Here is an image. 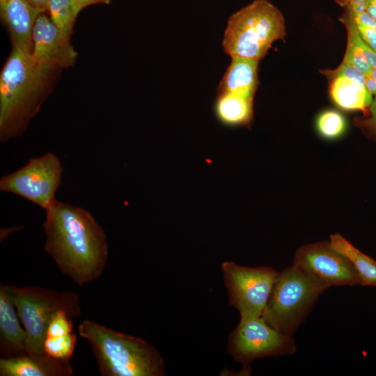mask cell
Segmentation results:
<instances>
[{
    "label": "cell",
    "instance_id": "obj_1",
    "mask_svg": "<svg viewBox=\"0 0 376 376\" xmlns=\"http://www.w3.org/2000/svg\"><path fill=\"white\" fill-rule=\"evenodd\" d=\"M45 211L44 249L61 273L79 287L98 279L109 249L106 235L93 215L56 199Z\"/></svg>",
    "mask_w": 376,
    "mask_h": 376
},
{
    "label": "cell",
    "instance_id": "obj_2",
    "mask_svg": "<svg viewBox=\"0 0 376 376\" xmlns=\"http://www.w3.org/2000/svg\"><path fill=\"white\" fill-rule=\"evenodd\" d=\"M90 343L103 376H161L164 361L159 352L140 338L127 335L91 320L78 326Z\"/></svg>",
    "mask_w": 376,
    "mask_h": 376
},
{
    "label": "cell",
    "instance_id": "obj_3",
    "mask_svg": "<svg viewBox=\"0 0 376 376\" xmlns=\"http://www.w3.org/2000/svg\"><path fill=\"white\" fill-rule=\"evenodd\" d=\"M49 70L31 54L13 47L0 76V130L4 141L17 134V125L31 111Z\"/></svg>",
    "mask_w": 376,
    "mask_h": 376
},
{
    "label": "cell",
    "instance_id": "obj_4",
    "mask_svg": "<svg viewBox=\"0 0 376 376\" xmlns=\"http://www.w3.org/2000/svg\"><path fill=\"white\" fill-rule=\"evenodd\" d=\"M285 35L281 12L267 0H255L229 17L222 47L230 57L259 61Z\"/></svg>",
    "mask_w": 376,
    "mask_h": 376
},
{
    "label": "cell",
    "instance_id": "obj_5",
    "mask_svg": "<svg viewBox=\"0 0 376 376\" xmlns=\"http://www.w3.org/2000/svg\"><path fill=\"white\" fill-rule=\"evenodd\" d=\"M329 287L292 265L279 272L262 315L279 331L292 335Z\"/></svg>",
    "mask_w": 376,
    "mask_h": 376
},
{
    "label": "cell",
    "instance_id": "obj_6",
    "mask_svg": "<svg viewBox=\"0 0 376 376\" xmlns=\"http://www.w3.org/2000/svg\"><path fill=\"white\" fill-rule=\"evenodd\" d=\"M10 292L26 332V353H43L46 331L53 316L65 311L73 319L81 315L79 298L72 290L58 291L38 286L4 285Z\"/></svg>",
    "mask_w": 376,
    "mask_h": 376
},
{
    "label": "cell",
    "instance_id": "obj_7",
    "mask_svg": "<svg viewBox=\"0 0 376 376\" xmlns=\"http://www.w3.org/2000/svg\"><path fill=\"white\" fill-rule=\"evenodd\" d=\"M228 349L245 369L253 360L295 352V341L269 325L262 316H242L229 338Z\"/></svg>",
    "mask_w": 376,
    "mask_h": 376
},
{
    "label": "cell",
    "instance_id": "obj_8",
    "mask_svg": "<svg viewBox=\"0 0 376 376\" xmlns=\"http://www.w3.org/2000/svg\"><path fill=\"white\" fill-rule=\"evenodd\" d=\"M63 167L58 157L51 152L31 158L19 169L3 176L0 189L18 195L46 209L56 198Z\"/></svg>",
    "mask_w": 376,
    "mask_h": 376
},
{
    "label": "cell",
    "instance_id": "obj_9",
    "mask_svg": "<svg viewBox=\"0 0 376 376\" xmlns=\"http://www.w3.org/2000/svg\"><path fill=\"white\" fill-rule=\"evenodd\" d=\"M231 305L242 316H262L279 272L270 267L221 265Z\"/></svg>",
    "mask_w": 376,
    "mask_h": 376
},
{
    "label": "cell",
    "instance_id": "obj_10",
    "mask_svg": "<svg viewBox=\"0 0 376 376\" xmlns=\"http://www.w3.org/2000/svg\"><path fill=\"white\" fill-rule=\"evenodd\" d=\"M292 265L331 286L361 285V278L350 260L334 249L329 241L308 244L295 252Z\"/></svg>",
    "mask_w": 376,
    "mask_h": 376
},
{
    "label": "cell",
    "instance_id": "obj_11",
    "mask_svg": "<svg viewBox=\"0 0 376 376\" xmlns=\"http://www.w3.org/2000/svg\"><path fill=\"white\" fill-rule=\"evenodd\" d=\"M33 48L31 53L35 62L51 71L58 68L72 66L77 52L57 26L52 22L46 11L41 13L33 28Z\"/></svg>",
    "mask_w": 376,
    "mask_h": 376
},
{
    "label": "cell",
    "instance_id": "obj_12",
    "mask_svg": "<svg viewBox=\"0 0 376 376\" xmlns=\"http://www.w3.org/2000/svg\"><path fill=\"white\" fill-rule=\"evenodd\" d=\"M47 10L33 6L28 0H0V13L13 47L31 54L33 28L38 15Z\"/></svg>",
    "mask_w": 376,
    "mask_h": 376
},
{
    "label": "cell",
    "instance_id": "obj_13",
    "mask_svg": "<svg viewBox=\"0 0 376 376\" xmlns=\"http://www.w3.org/2000/svg\"><path fill=\"white\" fill-rule=\"evenodd\" d=\"M74 370L70 361L42 354L24 353L1 358V376H70Z\"/></svg>",
    "mask_w": 376,
    "mask_h": 376
},
{
    "label": "cell",
    "instance_id": "obj_14",
    "mask_svg": "<svg viewBox=\"0 0 376 376\" xmlns=\"http://www.w3.org/2000/svg\"><path fill=\"white\" fill-rule=\"evenodd\" d=\"M20 319L10 292L0 285V352L1 358L26 353V332L21 327Z\"/></svg>",
    "mask_w": 376,
    "mask_h": 376
},
{
    "label": "cell",
    "instance_id": "obj_15",
    "mask_svg": "<svg viewBox=\"0 0 376 376\" xmlns=\"http://www.w3.org/2000/svg\"><path fill=\"white\" fill-rule=\"evenodd\" d=\"M73 320L65 311H59L53 316L44 340L45 354L58 359L70 361L77 343Z\"/></svg>",
    "mask_w": 376,
    "mask_h": 376
},
{
    "label": "cell",
    "instance_id": "obj_16",
    "mask_svg": "<svg viewBox=\"0 0 376 376\" xmlns=\"http://www.w3.org/2000/svg\"><path fill=\"white\" fill-rule=\"evenodd\" d=\"M258 61L234 56L217 88V93H230L253 97L258 84Z\"/></svg>",
    "mask_w": 376,
    "mask_h": 376
},
{
    "label": "cell",
    "instance_id": "obj_17",
    "mask_svg": "<svg viewBox=\"0 0 376 376\" xmlns=\"http://www.w3.org/2000/svg\"><path fill=\"white\" fill-rule=\"evenodd\" d=\"M253 97L235 93H217L214 114L226 127L247 126L253 119Z\"/></svg>",
    "mask_w": 376,
    "mask_h": 376
},
{
    "label": "cell",
    "instance_id": "obj_18",
    "mask_svg": "<svg viewBox=\"0 0 376 376\" xmlns=\"http://www.w3.org/2000/svg\"><path fill=\"white\" fill-rule=\"evenodd\" d=\"M340 20L347 31V45L343 63L357 68L365 75H368L376 66V52L361 37L352 14L345 11Z\"/></svg>",
    "mask_w": 376,
    "mask_h": 376
},
{
    "label": "cell",
    "instance_id": "obj_19",
    "mask_svg": "<svg viewBox=\"0 0 376 376\" xmlns=\"http://www.w3.org/2000/svg\"><path fill=\"white\" fill-rule=\"evenodd\" d=\"M330 93L340 107L347 110H365L372 103V95L366 82L349 79L342 76L332 77Z\"/></svg>",
    "mask_w": 376,
    "mask_h": 376
},
{
    "label": "cell",
    "instance_id": "obj_20",
    "mask_svg": "<svg viewBox=\"0 0 376 376\" xmlns=\"http://www.w3.org/2000/svg\"><path fill=\"white\" fill-rule=\"evenodd\" d=\"M331 247L347 257L361 278V285L376 287V260L362 253L340 234L330 235Z\"/></svg>",
    "mask_w": 376,
    "mask_h": 376
},
{
    "label": "cell",
    "instance_id": "obj_21",
    "mask_svg": "<svg viewBox=\"0 0 376 376\" xmlns=\"http://www.w3.org/2000/svg\"><path fill=\"white\" fill-rule=\"evenodd\" d=\"M47 11L61 33L70 39L72 28L80 10L74 0H48Z\"/></svg>",
    "mask_w": 376,
    "mask_h": 376
},
{
    "label": "cell",
    "instance_id": "obj_22",
    "mask_svg": "<svg viewBox=\"0 0 376 376\" xmlns=\"http://www.w3.org/2000/svg\"><path fill=\"white\" fill-rule=\"evenodd\" d=\"M317 127L322 136L334 139L340 136L346 127L344 117L338 111L328 110L322 112L317 119Z\"/></svg>",
    "mask_w": 376,
    "mask_h": 376
},
{
    "label": "cell",
    "instance_id": "obj_23",
    "mask_svg": "<svg viewBox=\"0 0 376 376\" xmlns=\"http://www.w3.org/2000/svg\"><path fill=\"white\" fill-rule=\"evenodd\" d=\"M353 17L361 37L376 52V21L366 11Z\"/></svg>",
    "mask_w": 376,
    "mask_h": 376
},
{
    "label": "cell",
    "instance_id": "obj_24",
    "mask_svg": "<svg viewBox=\"0 0 376 376\" xmlns=\"http://www.w3.org/2000/svg\"><path fill=\"white\" fill-rule=\"evenodd\" d=\"M344 7L345 11L353 16H357L366 11L365 0H349Z\"/></svg>",
    "mask_w": 376,
    "mask_h": 376
},
{
    "label": "cell",
    "instance_id": "obj_25",
    "mask_svg": "<svg viewBox=\"0 0 376 376\" xmlns=\"http://www.w3.org/2000/svg\"><path fill=\"white\" fill-rule=\"evenodd\" d=\"M369 107L370 117L365 120V126L376 134V95Z\"/></svg>",
    "mask_w": 376,
    "mask_h": 376
},
{
    "label": "cell",
    "instance_id": "obj_26",
    "mask_svg": "<svg viewBox=\"0 0 376 376\" xmlns=\"http://www.w3.org/2000/svg\"><path fill=\"white\" fill-rule=\"evenodd\" d=\"M81 11L83 8L95 3L109 4L112 0H74Z\"/></svg>",
    "mask_w": 376,
    "mask_h": 376
},
{
    "label": "cell",
    "instance_id": "obj_27",
    "mask_svg": "<svg viewBox=\"0 0 376 376\" xmlns=\"http://www.w3.org/2000/svg\"><path fill=\"white\" fill-rule=\"evenodd\" d=\"M366 76V87L368 92L373 95H376V81L370 75Z\"/></svg>",
    "mask_w": 376,
    "mask_h": 376
},
{
    "label": "cell",
    "instance_id": "obj_28",
    "mask_svg": "<svg viewBox=\"0 0 376 376\" xmlns=\"http://www.w3.org/2000/svg\"><path fill=\"white\" fill-rule=\"evenodd\" d=\"M366 12L376 21V0H365Z\"/></svg>",
    "mask_w": 376,
    "mask_h": 376
},
{
    "label": "cell",
    "instance_id": "obj_29",
    "mask_svg": "<svg viewBox=\"0 0 376 376\" xmlns=\"http://www.w3.org/2000/svg\"><path fill=\"white\" fill-rule=\"evenodd\" d=\"M33 6L47 10L48 0H28Z\"/></svg>",
    "mask_w": 376,
    "mask_h": 376
},
{
    "label": "cell",
    "instance_id": "obj_30",
    "mask_svg": "<svg viewBox=\"0 0 376 376\" xmlns=\"http://www.w3.org/2000/svg\"><path fill=\"white\" fill-rule=\"evenodd\" d=\"M349 0H336V3L344 7Z\"/></svg>",
    "mask_w": 376,
    "mask_h": 376
}]
</instances>
